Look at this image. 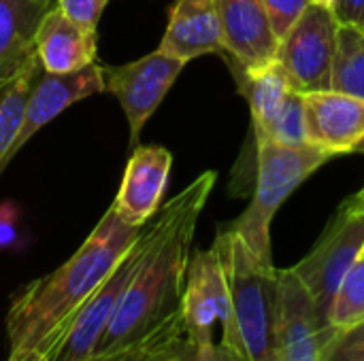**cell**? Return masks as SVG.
Returning <instances> with one entry per match:
<instances>
[{"label":"cell","instance_id":"6da1fadb","mask_svg":"<svg viewBox=\"0 0 364 361\" xmlns=\"http://www.w3.org/2000/svg\"><path fill=\"white\" fill-rule=\"evenodd\" d=\"M215 181L213 170L203 172L147 221L151 232L147 253L87 361H115L179 309L196 223Z\"/></svg>","mask_w":364,"mask_h":361},{"label":"cell","instance_id":"7a4b0ae2","mask_svg":"<svg viewBox=\"0 0 364 361\" xmlns=\"http://www.w3.org/2000/svg\"><path fill=\"white\" fill-rule=\"evenodd\" d=\"M139 234L141 228L126 223L111 206L73 257L21 287L6 313L11 353L34 351L49 357L75 313L111 274Z\"/></svg>","mask_w":364,"mask_h":361},{"label":"cell","instance_id":"3957f363","mask_svg":"<svg viewBox=\"0 0 364 361\" xmlns=\"http://www.w3.org/2000/svg\"><path fill=\"white\" fill-rule=\"evenodd\" d=\"M215 247L230 291V319L220 345L235 361H275L277 268L256 257L230 228L218 232Z\"/></svg>","mask_w":364,"mask_h":361},{"label":"cell","instance_id":"277c9868","mask_svg":"<svg viewBox=\"0 0 364 361\" xmlns=\"http://www.w3.org/2000/svg\"><path fill=\"white\" fill-rule=\"evenodd\" d=\"M333 155L314 147H282L254 140V194L250 206L228 226L264 264H273L271 223L288 196Z\"/></svg>","mask_w":364,"mask_h":361},{"label":"cell","instance_id":"5b68a950","mask_svg":"<svg viewBox=\"0 0 364 361\" xmlns=\"http://www.w3.org/2000/svg\"><path fill=\"white\" fill-rule=\"evenodd\" d=\"M363 251L364 206L356 196H352L337 209L314 249L296 266H292L316 302L322 338L335 294Z\"/></svg>","mask_w":364,"mask_h":361},{"label":"cell","instance_id":"8992f818","mask_svg":"<svg viewBox=\"0 0 364 361\" xmlns=\"http://www.w3.org/2000/svg\"><path fill=\"white\" fill-rule=\"evenodd\" d=\"M339 23L333 9L309 2L277 45L275 62L299 94L331 89Z\"/></svg>","mask_w":364,"mask_h":361},{"label":"cell","instance_id":"52a82bcc","mask_svg":"<svg viewBox=\"0 0 364 361\" xmlns=\"http://www.w3.org/2000/svg\"><path fill=\"white\" fill-rule=\"evenodd\" d=\"M149 238H151L149 223H145L141 228V234L126 251V255L117 262V266L111 270V274L92 291V296L75 313L62 343L49 355V361H87L94 355L105 330L109 328L117 311V304L128 283L132 281L139 264L147 253Z\"/></svg>","mask_w":364,"mask_h":361},{"label":"cell","instance_id":"ba28073f","mask_svg":"<svg viewBox=\"0 0 364 361\" xmlns=\"http://www.w3.org/2000/svg\"><path fill=\"white\" fill-rule=\"evenodd\" d=\"M186 64L188 62L156 49L145 57L122 66H102L105 87L119 100L126 113L130 147H136L145 121L158 111Z\"/></svg>","mask_w":364,"mask_h":361},{"label":"cell","instance_id":"9c48e42d","mask_svg":"<svg viewBox=\"0 0 364 361\" xmlns=\"http://www.w3.org/2000/svg\"><path fill=\"white\" fill-rule=\"evenodd\" d=\"M179 311L186 332L196 347L213 340L215 326L222 330L228 326L230 291L215 243L190 255Z\"/></svg>","mask_w":364,"mask_h":361},{"label":"cell","instance_id":"30bf717a","mask_svg":"<svg viewBox=\"0 0 364 361\" xmlns=\"http://www.w3.org/2000/svg\"><path fill=\"white\" fill-rule=\"evenodd\" d=\"M275 361H324L316 302L292 268L277 270Z\"/></svg>","mask_w":364,"mask_h":361},{"label":"cell","instance_id":"8fae6325","mask_svg":"<svg viewBox=\"0 0 364 361\" xmlns=\"http://www.w3.org/2000/svg\"><path fill=\"white\" fill-rule=\"evenodd\" d=\"M107 91L105 87V77H102V66L98 62L68 74H53L45 72L43 68L38 70L28 98L23 106V117L19 132L2 162V172L9 166V162L21 151V147L49 121H53L62 111L73 106L75 102L90 98L94 94Z\"/></svg>","mask_w":364,"mask_h":361},{"label":"cell","instance_id":"7c38bea8","mask_svg":"<svg viewBox=\"0 0 364 361\" xmlns=\"http://www.w3.org/2000/svg\"><path fill=\"white\" fill-rule=\"evenodd\" d=\"M307 143L335 155L352 153L364 138V100L322 89L303 94Z\"/></svg>","mask_w":364,"mask_h":361},{"label":"cell","instance_id":"4fadbf2b","mask_svg":"<svg viewBox=\"0 0 364 361\" xmlns=\"http://www.w3.org/2000/svg\"><path fill=\"white\" fill-rule=\"evenodd\" d=\"M224 53L239 66L254 70L275 62L277 36L262 0H218Z\"/></svg>","mask_w":364,"mask_h":361},{"label":"cell","instance_id":"5bb4252c","mask_svg":"<svg viewBox=\"0 0 364 361\" xmlns=\"http://www.w3.org/2000/svg\"><path fill=\"white\" fill-rule=\"evenodd\" d=\"M171 166L173 155L164 147L149 145L134 149L115 202L111 204L126 223L143 228L158 213L168 183Z\"/></svg>","mask_w":364,"mask_h":361},{"label":"cell","instance_id":"9a60e30c","mask_svg":"<svg viewBox=\"0 0 364 361\" xmlns=\"http://www.w3.org/2000/svg\"><path fill=\"white\" fill-rule=\"evenodd\" d=\"M158 49L183 62L224 53L218 0H177Z\"/></svg>","mask_w":364,"mask_h":361},{"label":"cell","instance_id":"2e32d148","mask_svg":"<svg viewBox=\"0 0 364 361\" xmlns=\"http://www.w3.org/2000/svg\"><path fill=\"white\" fill-rule=\"evenodd\" d=\"M36 55L45 72H77L96 62V32L83 30L53 4L38 26Z\"/></svg>","mask_w":364,"mask_h":361},{"label":"cell","instance_id":"e0dca14e","mask_svg":"<svg viewBox=\"0 0 364 361\" xmlns=\"http://www.w3.org/2000/svg\"><path fill=\"white\" fill-rule=\"evenodd\" d=\"M53 0H0V91L36 57V32Z\"/></svg>","mask_w":364,"mask_h":361},{"label":"cell","instance_id":"ac0fdd59","mask_svg":"<svg viewBox=\"0 0 364 361\" xmlns=\"http://www.w3.org/2000/svg\"><path fill=\"white\" fill-rule=\"evenodd\" d=\"M228 66L237 79L239 91L250 104L252 130L264 128L284 106V102L294 91V87L290 85L288 77L284 74L277 62H271L254 70H247L232 60H228Z\"/></svg>","mask_w":364,"mask_h":361},{"label":"cell","instance_id":"d6986e66","mask_svg":"<svg viewBox=\"0 0 364 361\" xmlns=\"http://www.w3.org/2000/svg\"><path fill=\"white\" fill-rule=\"evenodd\" d=\"M196 345L190 340L181 311L177 309L115 361H192Z\"/></svg>","mask_w":364,"mask_h":361},{"label":"cell","instance_id":"ffe728a7","mask_svg":"<svg viewBox=\"0 0 364 361\" xmlns=\"http://www.w3.org/2000/svg\"><path fill=\"white\" fill-rule=\"evenodd\" d=\"M364 319V253L356 260V264L350 268V272L343 277L335 300L331 304L328 311V323H326V332L322 338L324 345V360L326 353L333 345V340L350 330L352 326H356L358 321Z\"/></svg>","mask_w":364,"mask_h":361},{"label":"cell","instance_id":"44dd1931","mask_svg":"<svg viewBox=\"0 0 364 361\" xmlns=\"http://www.w3.org/2000/svg\"><path fill=\"white\" fill-rule=\"evenodd\" d=\"M331 89L364 100V30L339 26Z\"/></svg>","mask_w":364,"mask_h":361},{"label":"cell","instance_id":"7402d4cb","mask_svg":"<svg viewBox=\"0 0 364 361\" xmlns=\"http://www.w3.org/2000/svg\"><path fill=\"white\" fill-rule=\"evenodd\" d=\"M38 70H41V62H38V55H36L0 91V174H2V162H4L15 136L19 132L26 98H28V91H30Z\"/></svg>","mask_w":364,"mask_h":361},{"label":"cell","instance_id":"603a6c76","mask_svg":"<svg viewBox=\"0 0 364 361\" xmlns=\"http://www.w3.org/2000/svg\"><path fill=\"white\" fill-rule=\"evenodd\" d=\"M254 140H269L282 147H305L307 143V130H305V106H303V94L296 89L288 96L284 106L277 111V115L260 130H252Z\"/></svg>","mask_w":364,"mask_h":361},{"label":"cell","instance_id":"cb8c5ba5","mask_svg":"<svg viewBox=\"0 0 364 361\" xmlns=\"http://www.w3.org/2000/svg\"><path fill=\"white\" fill-rule=\"evenodd\" d=\"M271 28L277 36V40H282L288 30L296 23V19L303 15V11L309 6L311 0H262Z\"/></svg>","mask_w":364,"mask_h":361},{"label":"cell","instance_id":"d4e9b609","mask_svg":"<svg viewBox=\"0 0 364 361\" xmlns=\"http://www.w3.org/2000/svg\"><path fill=\"white\" fill-rule=\"evenodd\" d=\"M109 0H53V4L77 26L87 32H96L98 19Z\"/></svg>","mask_w":364,"mask_h":361},{"label":"cell","instance_id":"484cf974","mask_svg":"<svg viewBox=\"0 0 364 361\" xmlns=\"http://www.w3.org/2000/svg\"><path fill=\"white\" fill-rule=\"evenodd\" d=\"M333 15L339 26L364 30V0H335Z\"/></svg>","mask_w":364,"mask_h":361},{"label":"cell","instance_id":"4316f807","mask_svg":"<svg viewBox=\"0 0 364 361\" xmlns=\"http://www.w3.org/2000/svg\"><path fill=\"white\" fill-rule=\"evenodd\" d=\"M363 349H364V319L363 321H358L356 326H352L350 330L341 332V334L333 340V345H331V349H328L326 357H328L331 353H348V351H363Z\"/></svg>","mask_w":364,"mask_h":361},{"label":"cell","instance_id":"83f0119b","mask_svg":"<svg viewBox=\"0 0 364 361\" xmlns=\"http://www.w3.org/2000/svg\"><path fill=\"white\" fill-rule=\"evenodd\" d=\"M192 361H235L230 357V353L222 347V345H215L213 340L211 343H205V345H198L196 347V353H194V360Z\"/></svg>","mask_w":364,"mask_h":361},{"label":"cell","instance_id":"f1b7e54d","mask_svg":"<svg viewBox=\"0 0 364 361\" xmlns=\"http://www.w3.org/2000/svg\"><path fill=\"white\" fill-rule=\"evenodd\" d=\"M326 361H364L363 351H348V353H331Z\"/></svg>","mask_w":364,"mask_h":361},{"label":"cell","instance_id":"f546056e","mask_svg":"<svg viewBox=\"0 0 364 361\" xmlns=\"http://www.w3.org/2000/svg\"><path fill=\"white\" fill-rule=\"evenodd\" d=\"M9 361H49V357L38 355L34 351H19V353H11Z\"/></svg>","mask_w":364,"mask_h":361},{"label":"cell","instance_id":"4dcf8cb0","mask_svg":"<svg viewBox=\"0 0 364 361\" xmlns=\"http://www.w3.org/2000/svg\"><path fill=\"white\" fill-rule=\"evenodd\" d=\"M311 2L322 4V6H328V9H333V4H335V0H311Z\"/></svg>","mask_w":364,"mask_h":361},{"label":"cell","instance_id":"1f68e13d","mask_svg":"<svg viewBox=\"0 0 364 361\" xmlns=\"http://www.w3.org/2000/svg\"><path fill=\"white\" fill-rule=\"evenodd\" d=\"M354 151H356V153H363V155H364V138L360 140V143H358V147H356ZM360 191H364V185H363V189H360Z\"/></svg>","mask_w":364,"mask_h":361},{"label":"cell","instance_id":"d6a6232c","mask_svg":"<svg viewBox=\"0 0 364 361\" xmlns=\"http://www.w3.org/2000/svg\"><path fill=\"white\" fill-rule=\"evenodd\" d=\"M356 198L360 200V204H363V206H364V191H358V194H356Z\"/></svg>","mask_w":364,"mask_h":361},{"label":"cell","instance_id":"836d02e7","mask_svg":"<svg viewBox=\"0 0 364 361\" xmlns=\"http://www.w3.org/2000/svg\"><path fill=\"white\" fill-rule=\"evenodd\" d=\"M363 253H364V251H363Z\"/></svg>","mask_w":364,"mask_h":361}]
</instances>
